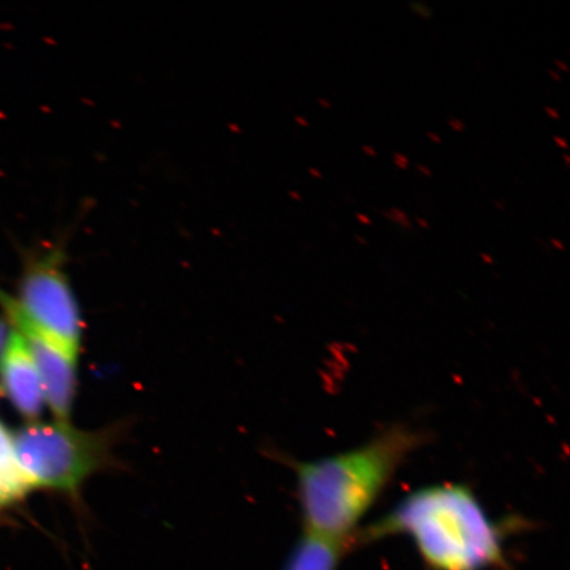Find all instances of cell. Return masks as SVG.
I'll return each instance as SVG.
<instances>
[{
    "label": "cell",
    "instance_id": "6da1fadb",
    "mask_svg": "<svg viewBox=\"0 0 570 570\" xmlns=\"http://www.w3.org/2000/svg\"><path fill=\"white\" fill-rule=\"evenodd\" d=\"M423 441L412 428L394 425L351 451L292 462L304 532L356 543L362 520Z\"/></svg>",
    "mask_w": 570,
    "mask_h": 570
},
{
    "label": "cell",
    "instance_id": "7a4b0ae2",
    "mask_svg": "<svg viewBox=\"0 0 570 570\" xmlns=\"http://www.w3.org/2000/svg\"><path fill=\"white\" fill-rule=\"evenodd\" d=\"M505 529L466 484L445 482L405 495L356 543L404 537L432 570H489L505 560Z\"/></svg>",
    "mask_w": 570,
    "mask_h": 570
},
{
    "label": "cell",
    "instance_id": "3957f363",
    "mask_svg": "<svg viewBox=\"0 0 570 570\" xmlns=\"http://www.w3.org/2000/svg\"><path fill=\"white\" fill-rule=\"evenodd\" d=\"M114 439V431H83L70 422L38 420L13 434V449L31 489L77 498L92 475L110 465Z\"/></svg>",
    "mask_w": 570,
    "mask_h": 570
},
{
    "label": "cell",
    "instance_id": "277c9868",
    "mask_svg": "<svg viewBox=\"0 0 570 570\" xmlns=\"http://www.w3.org/2000/svg\"><path fill=\"white\" fill-rule=\"evenodd\" d=\"M67 259L66 237L24 249L18 294L12 297L35 326L80 353L83 321Z\"/></svg>",
    "mask_w": 570,
    "mask_h": 570
},
{
    "label": "cell",
    "instance_id": "5b68a950",
    "mask_svg": "<svg viewBox=\"0 0 570 570\" xmlns=\"http://www.w3.org/2000/svg\"><path fill=\"white\" fill-rule=\"evenodd\" d=\"M0 306L13 330L23 337L45 387L46 401L57 422H70L77 394L78 353L35 326L0 288Z\"/></svg>",
    "mask_w": 570,
    "mask_h": 570
},
{
    "label": "cell",
    "instance_id": "8992f818",
    "mask_svg": "<svg viewBox=\"0 0 570 570\" xmlns=\"http://www.w3.org/2000/svg\"><path fill=\"white\" fill-rule=\"evenodd\" d=\"M0 383L13 409L28 422H38L47 405L45 387L24 340L16 330L0 360Z\"/></svg>",
    "mask_w": 570,
    "mask_h": 570
},
{
    "label": "cell",
    "instance_id": "52a82bcc",
    "mask_svg": "<svg viewBox=\"0 0 570 570\" xmlns=\"http://www.w3.org/2000/svg\"><path fill=\"white\" fill-rule=\"evenodd\" d=\"M352 544L304 532L292 551L284 570H337Z\"/></svg>",
    "mask_w": 570,
    "mask_h": 570
},
{
    "label": "cell",
    "instance_id": "ba28073f",
    "mask_svg": "<svg viewBox=\"0 0 570 570\" xmlns=\"http://www.w3.org/2000/svg\"><path fill=\"white\" fill-rule=\"evenodd\" d=\"M31 490L18 466L13 434L0 423V510L21 501Z\"/></svg>",
    "mask_w": 570,
    "mask_h": 570
},
{
    "label": "cell",
    "instance_id": "9c48e42d",
    "mask_svg": "<svg viewBox=\"0 0 570 570\" xmlns=\"http://www.w3.org/2000/svg\"><path fill=\"white\" fill-rule=\"evenodd\" d=\"M383 216L392 220V223L397 224L399 226L404 227V229H412L413 224L405 213L399 208H391L390 210L382 212Z\"/></svg>",
    "mask_w": 570,
    "mask_h": 570
},
{
    "label": "cell",
    "instance_id": "30bf717a",
    "mask_svg": "<svg viewBox=\"0 0 570 570\" xmlns=\"http://www.w3.org/2000/svg\"><path fill=\"white\" fill-rule=\"evenodd\" d=\"M10 327L11 324L9 323V321L0 318V360H2L7 344H9L11 337L12 331L10 330Z\"/></svg>",
    "mask_w": 570,
    "mask_h": 570
},
{
    "label": "cell",
    "instance_id": "8fae6325",
    "mask_svg": "<svg viewBox=\"0 0 570 570\" xmlns=\"http://www.w3.org/2000/svg\"><path fill=\"white\" fill-rule=\"evenodd\" d=\"M411 10L422 18H431L433 10L424 2H410Z\"/></svg>",
    "mask_w": 570,
    "mask_h": 570
},
{
    "label": "cell",
    "instance_id": "7c38bea8",
    "mask_svg": "<svg viewBox=\"0 0 570 570\" xmlns=\"http://www.w3.org/2000/svg\"><path fill=\"white\" fill-rule=\"evenodd\" d=\"M448 125L449 127L452 128V130L454 131H458V132H462V131H465V124L462 122V120H460L459 118H449L448 119Z\"/></svg>",
    "mask_w": 570,
    "mask_h": 570
},
{
    "label": "cell",
    "instance_id": "4fadbf2b",
    "mask_svg": "<svg viewBox=\"0 0 570 570\" xmlns=\"http://www.w3.org/2000/svg\"><path fill=\"white\" fill-rule=\"evenodd\" d=\"M355 218L358 219L362 225L370 226L373 224L372 218H370L367 214L356 213Z\"/></svg>",
    "mask_w": 570,
    "mask_h": 570
},
{
    "label": "cell",
    "instance_id": "5bb4252c",
    "mask_svg": "<svg viewBox=\"0 0 570 570\" xmlns=\"http://www.w3.org/2000/svg\"><path fill=\"white\" fill-rule=\"evenodd\" d=\"M544 110L554 120H560V114L558 110L553 109L551 106H544Z\"/></svg>",
    "mask_w": 570,
    "mask_h": 570
},
{
    "label": "cell",
    "instance_id": "9a60e30c",
    "mask_svg": "<svg viewBox=\"0 0 570 570\" xmlns=\"http://www.w3.org/2000/svg\"><path fill=\"white\" fill-rule=\"evenodd\" d=\"M394 160L399 161V163H402V164H405V166H409V163H410L409 156L404 155L402 153H395L394 154Z\"/></svg>",
    "mask_w": 570,
    "mask_h": 570
},
{
    "label": "cell",
    "instance_id": "2e32d148",
    "mask_svg": "<svg viewBox=\"0 0 570 570\" xmlns=\"http://www.w3.org/2000/svg\"><path fill=\"white\" fill-rule=\"evenodd\" d=\"M553 140L559 148L568 149V141L564 138L559 137V135H554Z\"/></svg>",
    "mask_w": 570,
    "mask_h": 570
},
{
    "label": "cell",
    "instance_id": "e0dca14e",
    "mask_svg": "<svg viewBox=\"0 0 570 570\" xmlns=\"http://www.w3.org/2000/svg\"><path fill=\"white\" fill-rule=\"evenodd\" d=\"M362 151L368 156H372V158H375V156L377 155L375 148L372 146H362Z\"/></svg>",
    "mask_w": 570,
    "mask_h": 570
},
{
    "label": "cell",
    "instance_id": "ac0fdd59",
    "mask_svg": "<svg viewBox=\"0 0 570 570\" xmlns=\"http://www.w3.org/2000/svg\"><path fill=\"white\" fill-rule=\"evenodd\" d=\"M426 137L430 138L434 142H441L443 139H441L440 135L433 131H428Z\"/></svg>",
    "mask_w": 570,
    "mask_h": 570
},
{
    "label": "cell",
    "instance_id": "d6986e66",
    "mask_svg": "<svg viewBox=\"0 0 570 570\" xmlns=\"http://www.w3.org/2000/svg\"><path fill=\"white\" fill-rule=\"evenodd\" d=\"M417 169L420 170V173H422L423 175L430 177L432 176V170L425 166H423V164H417Z\"/></svg>",
    "mask_w": 570,
    "mask_h": 570
},
{
    "label": "cell",
    "instance_id": "ffe728a7",
    "mask_svg": "<svg viewBox=\"0 0 570 570\" xmlns=\"http://www.w3.org/2000/svg\"><path fill=\"white\" fill-rule=\"evenodd\" d=\"M552 246H554L556 248H559V249H564V242L558 239V238H551L550 239Z\"/></svg>",
    "mask_w": 570,
    "mask_h": 570
},
{
    "label": "cell",
    "instance_id": "44dd1931",
    "mask_svg": "<svg viewBox=\"0 0 570 570\" xmlns=\"http://www.w3.org/2000/svg\"><path fill=\"white\" fill-rule=\"evenodd\" d=\"M548 75H550L554 81H562V77L560 73H558V71H554L552 69H548Z\"/></svg>",
    "mask_w": 570,
    "mask_h": 570
},
{
    "label": "cell",
    "instance_id": "7402d4cb",
    "mask_svg": "<svg viewBox=\"0 0 570 570\" xmlns=\"http://www.w3.org/2000/svg\"><path fill=\"white\" fill-rule=\"evenodd\" d=\"M554 63L556 66H558L559 69H561L562 71H568L569 68L567 66V63L564 61H560V60H554Z\"/></svg>",
    "mask_w": 570,
    "mask_h": 570
},
{
    "label": "cell",
    "instance_id": "603a6c76",
    "mask_svg": "<svg viewBox=\"0 0 570 570\" xmlns=\"http://www.w3.org/2000/svg\"><path fill=\"white\" fill-rule=\"evenodd\" d=\"M416 223L420 225V226H423L424 229H428V227H430V224H428V220L425 218H422V217H416Z\"/></svg>",
    "mask_w": 570,
    "mask_h": 570
},
{
    "label": "cell",
    "instance_id": "cb8c5ba5",
    "mask_svg": "<svg viewBox=\"0 0 570 570\" xmlns=\"http://www.w3.org/2000/svg\"><path fill=\"white\" fill-rule=\"evenodd\" d=\"M318 102L321 106L327 107V109H331V107H332L331 101H326V99L321 98V99H318Z\"/></svg>",
    "mask_w": 570,
    "mask_h": 570
},
{
    "label": "cell",
    "instance_id": "d4e9b609",
    "mask_svg": "<svg viewBox=\"0 0 570 570\" xmlns=\"http://www.w3.org/2000/svg\"><path fill=\"white\" fill-rule=\"evenodd\" d=\"M355 240L361 245H367V239L361 237V235H355Z\"/></svg>",
    "mask_w": 570,
    "mask_h": 570
},
{
    "label": "cell",
    "instance_id": "484cf974",
    "mask_svg": "<svg viewBox=\"0 0 570 570\" xmlns=\"http://www.w3.org/2000/svg\"><path fill=\"white\" fill-rule=\"evenodd\" d=\"M394 164H395V166L397 168H401V169H407L409 168V166H405V164H402V163H399V161H395V160H394Z\"/></svg>",
    "mask_w": 570,
    "mask_h": 570
},
{
    "label": "cell",
    "instance_id": "4316f807",
    "mask_svg": "<svg viewBox=\"0 0 570 570\" xmlns=\"http://www.w3.org/2000/svg\"><path fill=\"white\" fill-rule=\"evenodd\" d=\"M311 174H312L313 176L318 177V178L323 177V175H321V174L318 173V170H317V169H313V168H312V169H311Z\"/></svg>",
    "mask_w": 570,
    "mask_h": 570
},
{
    "label": "cell",
    "instance_id": "83f0119b",
    "mask_svg": "<svg viewBox=\"0 0 570 570\" xmlns=\"http://www.w3.org/2000/svg\"><path fill=\"white\" fill-rule=\"evenodd\" d=\"M481 255L484 261H488L489 263L493 262V259H491L489 255H487V254H481Z\"/></svg>",
    "mask_w": 570,
    "mask_h": 570
},
{
    "label": "cell",
    "instance_id": "f1b7e54d",
    "mask_svg": "<svg viewBox=\"0 0 570 570\" xmlns=\"http://www.w3.org/2000/svg\"><path fill=\"white\" fill-rule=\"evenodd\" d=\"M562 158H564V160H566V163H567V166H569V163H570L569 155H568V154H564V155H562Z\"/></svg>",
    "mask_w": 570,
    "mask_h": 570
}]
</instances>
